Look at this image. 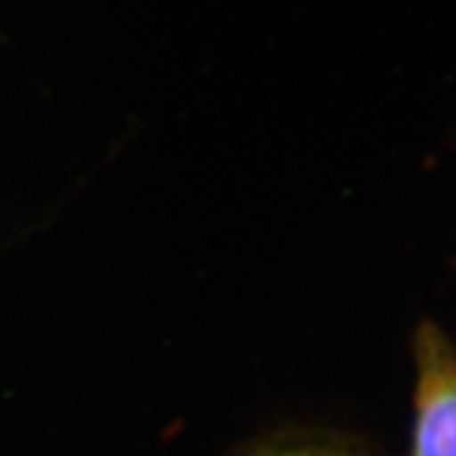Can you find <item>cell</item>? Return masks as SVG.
I'll return each mask as SVG.
<instances>
[{
	"mask_svg": "<svg viewBox=\"0 0 456 456\" xmlns=\"http://www.w3.org/2000/svg\"><path fill=\"white\" fill-rule=\"evenodd\" d=\"M276 456H331V454H320V452H285V454Z\"/></svg>",
	"mask_w": 456,
	"mask_h": 456,
	"instance_id": "2",
	"label": "cell"
},
{
	"mask_svg": "<svg viewBox=\"0 0 456 456\" xmlns=\"http://www.w3.org/2000/svg\"><path fill=\"white\" fill-rule=\"evenodd\" d=\"M412 456H456V347L434 322L415 334Z\"/></svg>",
	"mask_w": 456,
	"mask_h": 456,
	"instance_id": "1",
	"label": "cell"
}]
</instances>
